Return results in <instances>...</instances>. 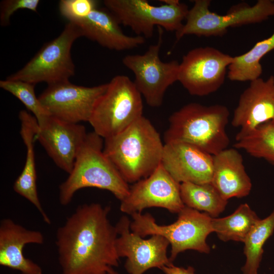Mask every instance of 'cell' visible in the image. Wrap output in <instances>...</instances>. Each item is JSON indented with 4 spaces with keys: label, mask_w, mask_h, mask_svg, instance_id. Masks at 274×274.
I'll return each instance as SVG.
<instances>
[{
    "label": "cell",
    "mask_w": 274,
    "mask_h": 274,
    "mask_svg": "<svg viewBox=\"0 0 274 274\" xmlns=\"http://www.w3.org/2000/svg\"><path fill=\"white\" fill-rule=\"evenodd\" d=\"M109 206L98 203L77 207L56 235L62 274H118V233L110 221Z\"/></svg>",
    "instance_id": "cell-1"
},
{
    "label": "cell",
    "mask_w": 274,
    "mask_h": 274,
    "mask_svg": "<svg viewBox=\"0 0 274 274\" xmlns=\"http://www.w3.org/2000/svg\"><path fill=\"white\" fill-rule=\"evenodd\" d=\"M164 147L158 132L143 116L121 132L105 139L103 151L125 181L134 183L161 164Z\"/></svg>",
    "instance_id": "cell-2"
},
{
    "label": "cell",
    "mask_w": 274,
    "mask_h": 274,
    "mask_svg": "<svg viewBox=\"0 0 274 274\" xmlns=\"http://www.w3.org/2000/svg\"><path fill=\"white\" fill-rule=\"evenodd\" d=\"M229 117V110L225 106L189 103L169 116L164 144L185 143L215 155L229 144L226 131Z\"/></svg>",
    "instance_id": "cell-3"
},
{
    "label": "cell",
    "mask_w": 274,
    "mask_h": 274,
    "mask_svg": "<svg viewBox=\"0 0 274 274\" xmlns=\"http://www.w3.org/2000/svg\"><path fill=\"white\" fill-rule=\"evenodd\" d=\"M103 138L94 131L87 133L76 157L72 172L59 187V200L66 206L75 193L88 187L106 190L121 201L130 187L104 153Z\"/></svg>",
    "instance_id": "cell-4"
},
{
    "label": "cell",
    "mask_w": 274,
    "mask_h": 274,
    "mask_svg": "<svg viewBox=\"0 0 274 274\" xmlns=\"http://www.w3.org/2000/svg\"><path fill=\"white\" fill-rule=\"evenodd\" d=\"M131 231L144 237L159 235L165 238L171 245L169 259L173 262L177 255L187 250L209 253L207 243L209 234L213 232L212 219L206 213L185 206L178 213L177 220L169 225L158 224L149 213H136L130 215Z\"/></svg>",
    "instance_id": "cell-5"
},
{
    "label": "cell",
    "mask_w": 274,
    "mask_h": 274,
    "mask_svg": "<svg viewBox=\"0 0 274 274\" xmlns=\"http://www.w3.org/2000/svg\"><path fill=\"white\" fill-rule=\"evenodd\" d=\"M142 96L133 82L123 75L113 78L98 98L89 121L104 139L121 132L143 116Z\"/></svg>",
    "instance_id": "cell-6"
},
{
    "label": "cell",
    "mask_w": 274,
    "mask_h": 274,
    "mask_svg": "<svg viewBox=\"0 0 274 274\" xmlns=\"http://www.w3.org/2000/svg\"><path fill=\"white\" fill-rule=\"evenodd\" d=\"M209 0H195L189 10L185 24L175 32L177 41L185 35L222 36L229 27L261 22L274 16V1L258 0L253 6L241 3L224 15L212 12Z\"/></svg>",
    "instance_id": "cell-7"
},
{
    "label": "cell",
    "mask_w": 274,
    "mask_h": 274,
    "mask_svg": "<svg viewBox=\"0 0 274 274\" xmlns=\"http://www.w3.org/2000/svg\"><path fill=\"white\" fill-rule=\"evenodd\" d=\"M81 37L78 26L68 22L59 36L46 44L21 69L6 79L35 85L46 82L48 85L68 81L75 72L71 48Z\"/></svg>",
    "instance_id": "cell-8"
},
{
    "label": "cell",
    "mask_w": 274,
    "mask_h": 274,
    "mask_svg": "<svg viewBox=\"0 0 274 274\" xmlns=\"http://www.w3.org/2000/svg\"><path fill=\"white\" fill-rule=\"evenodd\" d=\"M158 27L157 42L142 54H128L122 63L134 75L133 83L148 105L159 107L167 88L178 81L179 63L177 60L163 62L159 57L163 42V28Z\"/></svg>",
    "instance_id": "cell-9"
},
{
    "label": "cell",
    "mask_w": 274,
    "mask_h": 274,
    "mask_svg": "<svg viewBox=\"0 0 274 274\" xmlns=\"http://www.w3.org/2000/svg\"><path fill=\"white\" fill-rule=\"evenodd\" d=\"M104 4L120 24L145 39L153 36L155 26L167 31H178L189 10L184 3L153 6L146 0H105Z\"/></svg>",
    "instance_id": "cell-10"
},
{
    "label": "cell",
    "mask_w": 274,
    "mask_h": 274,
    "mask_svg": "<svg viewBox=\"0 0 274 274\" xmlns=\"http://www.w3.org/2000/svg\"><path fill=\"white\" fill-rule=\"evenodd\" d=\"M233 57L212 47L193 49L179 63L178 81L192 95H208L223 84Z\"/></svg>",
    "instance_id": "cell-11"
},
{
    "label": "cell",
    "mask_w": 274,
    "mask_h": 274,
    "mask_svg": "<svg viewBox=\"0 0 274 274\" xmlns=\"http://www.w3.org/2000/svg\"><path fill=\"white\" fill-rule=\"evenodd\" d=\"M108 83L93 87L78 86L69 80L48 85L39 99L49 114L72 123L89 122Z\"/></svg>",
    "instance_id": "cell-12"
},
{
    "label": "cell",
    "mask_w": 274,
    "mask_h": 274,
    "mask_svg": "<svg viewBox=\"0 0 274 274\" xmlns=\"http://www.w3.org/2000/svg\"><path fill=\"white\" fill-rule=\"evenodd\" d=\"M180 184L161 164L149 177L130 187L128 195L121 201L120 210L131 215L142 213L147 208L158 207L178 214L185 206L181 197Z\"/></svg>",
    "instance_id": "cell-13"
},
{
    "label": "cell",
    "mask_w": 274,
    "mask_h": 274,
    "mask_svg": "<svg viewBox=\"0 0 274 274\" xmlns=\"http://www.w3.org/2000/svg\"><path fill=\"white\" fill-rule=\"evenodd\" d=\"M130 222L123 216L115 225L117 252L120 258L126 257L125 268L129 274H143L150 268L161 269L173 264L167 255L169 243L165 238L153 235L144 239L131 231Z\"/></svg>",
    "instance_id": "cell-14"
},
{
    "label": "cell",
    "mask_w": 274,
    "mask_h": 274,
    "mask_svg": "<svg viewBox=\"0 0 274 274\" xmlns=\"http://www.w3.org/2000/svg\"><path fill=\"white\" fill-rule=\"evenodd\" d=\"M36 140L56 165L68 174L87 133L84 126L66 122L50 115L38 123Z\"/></svg>",
    "instance_id": "cell-15"
},
{
    "label": "cell",
    "mask_w": 274,
    "mask_h": 274,
    "mask_svg": "<svg viewBox=\"0 0 274 274\" xmlns=\"http://www.w3.org/2000/svg\"><path fill=\"white\" fill-rule=\"evenodd\" d=\"M274 124V76L266 80L259 78L250 82L241 94L233 112L232 125L240 127L235 136L237 141L259 125Z\"/></svg>",
    "instance_id": "cell-16"
},
{
    "label": "cell",
    "mask_w": 274,
    "mask_h": 274,
    "mask_svg": "<svg viewBox=\"0 0 274 274\" xmlns=\"http://www.w3.org/2000/svg\"><path fill=\"white\" fill-rule=\"evenodd\" d=\"M161 164L180 184L211 182L213 156L191 144L182 142L164 144Z\"/></svg>",
    "instance_id": "cell-17"
},
{
    "label": "cell",
    "mask_w": 274,
    "mask_h": 274,
    "mask_svg": "<svg viewBox=\"0 0 274 274\" xmlns=\"http://www.w3.org/2000/svg\"><path fill=\"white\" fill-rule=\"evenodd\" d=\"M44 236L39 231L29 230L10 218L0 222V265L21 274H43L41 266L24 257L27 244L42 245Z\"/></svg>",
    "instance_id": "cell-18"
},
{
    "label": "cell",
    "mask_w": 274,
    "mask_h": 274,
    "mask_svg": "<svg viewBox=\"0 0 274 274\" xmlns=\"http://www.w3.org/2000/svg\"><path fill=\"white\" fill-rule=\"evenodd\" d=\"M73 23L78 26L82 36L111 50L132 49L146 41L143 37L124 34L117 18L107 9L97 8L85 18Z\"/></svg>",
    "instance_id": "cell-19"
},
{
    "label": "cell",
    "mask_w": 274,
    "mask_h": 274,
    "mask_svg": "<svg viewBox=\"0 0 274 274\" xmlns=\"http://www.w3.org/2000/svg\"><path fill=\"white\" fill-rule=\"evenodd\" d=\"M211 183L227 200L249 195L251 180L246 172L242 156L236 149L227 148L213 156Z\"/></svg>",
    "instance_id": "cell-20"
},
{
    "label": "cell",
    "mask_w": 274,
    "mask_h": 274,
    "mask_svg": "<svg viewBox=\"0 0 274 274\" xmlns=\"http://www.w3.org/2000/svg\"><path fill=\"white\" fill-rule=\"evenodd\" d=\"M21 122L20 133L26 149L25 164L21 174L13 185L14 190L31 202L41 214L44 221L51 222L40 201L37 188V174L35 163L34 143L39 125L36 118L25 110L18 115Z\"/></svg>",
    "instance_id": "cell-21"
},
{
    "label": "cell",
    "mask_w": 274,
    "mask_h": 274,
    "mask_svg": "<svg viewBox=\"0 0 274 274\" xmlns=\"http://www.w3.org/2000/svg\"><path fill=\"white\" fill-rule=\"evenodd\" d=\"M260 219L248 204L244 203L229 216L220 218H212V229L222 241L244 243Z\"/></svg>",
    "instance_id": "cell-22"
},
{
    "label": "cell",
    "mask_w": 274,
    "mask_h": 274,
    "mask_svg": "<svg viewBox=\"0 0 274 274\" xmlns=\"http://www.w3.org/2000/svg\"><path fill=\"white\" fill-rule=\"evenodd\" d=\"M274 49V32L268 38L258 42L249 51L233 57L228 67L227 77L233 81L250 82L260 78L262 58Z\"/></svg>",
    "instance_id": "cell-23"
},
{
    "label": "cell",
    "mask_w": 274,
    "mask_h": 274,
    "mask_svg": "<svg viewBox=\"0 0 274 274\" xmlns=\"http://www.w3.org/2000/svg\"><path fill=\"white\" fill-rule=\"evenodd\" d=\"M180 193L185 206L203 211L212 218L223 212L228 203V200L222 197L211 182L181 183Z\"/></svg>",
    "instance_id": "cell-24"
},
{
    "label": "cell",
    "mask_w": 274,
    "mask_h": 274,
    "mask_svg": "<svg viewBox=\"0 0 274 274\" xmlns=\"http://www.w3.org/2000/svg\"><path fill=\"white\" fill-rule=\"evenodd\" d=\"M274 231V210L267 217L260 219L246 237L244 253L246 261L243 274H258L263 253V247Z\"/></svg>",
    "instance_id": "cell-25"
},
{
    "label": "cell",
    "mask_w": 274,
    "mask_h": 274,
    "mask_svg": "<svg viewBox=\"0 0 274 274\" xmlns=\"http://www.w3.org/2000/svg\"><path fill=\"white\" fill-rule=\"evenodd\" d=\"M254 157L262 158L274 165V124H262L233 145Z\"/></svg>",
    "instance_id": "cell-26"
},
{
    "label": "cell",
    "mask_w": 274,
    "mask_h": 274,
    "mask_svg": "<svg viewBox=\"0 0 274 274\" xmlns=\"http://www.w3.org/2000/svg\"><path fill=\"white\" fill-rule=\"evenodd\" d=\"M35 85L21 81L6 79L0 81V87L17 97L33 114L38 123L50 115L42 105L35 91Z\"/></svg>",
    "instance_id": "cell-27"
},
{
    "label": "cell",
    "mask_w": 274,
    "mask_h": 274,
    "mask_svg": "<svg viewBox=\"0 0 274 274\" xmlns=\"http://www.w3.org/2000/svg\"><path fill=\"white\" fill-rule=\"evenodd\" d=\"M97 5L98 2L95 0H61L59 10L68 22H75L88 16Z\"/></svg>",
    "instance_id": "cell-28"
},
{
    "label": "cell",
    "mask_w": 274,
    "mask_h": 274,
    "mask_svg": "<svg viewBox=\"0 0 274 274\" xmlns=\"http://www.w3.org/2000/svg\"><path fill=\"white\" fill-rule=\"evenodd\" d=\"M39 0H4L0 4V24L2 26L10 24V18L19 9H28L37 12Z\"/></svg>",
    "instance_id": "cell-29"
},
{
    "label": "cell",
    "mask_w": 274,
    "mask_h": 274,
    "mask_svg": "<svg viewBox=\"0 0 274 274\" xmlns=\"http://www.w3.org/2000/svg\"><path fill=\"white\" fill-rule=\"evenodd\" d=\"M164 274H194L193 267L189 266L187 268L175 266L173 264L164 266L161 269Z\"/></svg>",
    "instance_id": "cell-30"
},
{
    "label": "cell",
    "mask_w": 274,
    "mask_h": 274,
    "mask_svg": "<svg viewBox=\"0 0 274 274\" xmlns=\"http://www.w3.org/2000/svg\"><path fill=\"white\" fill-rule=\"evenodd\" d=\"M161 2H163L165 4L167 5H174L180 3V1L178 0H164L161 1Z\"/></svg>",
    "instance_id": "cell-31"
}]
</instances>
